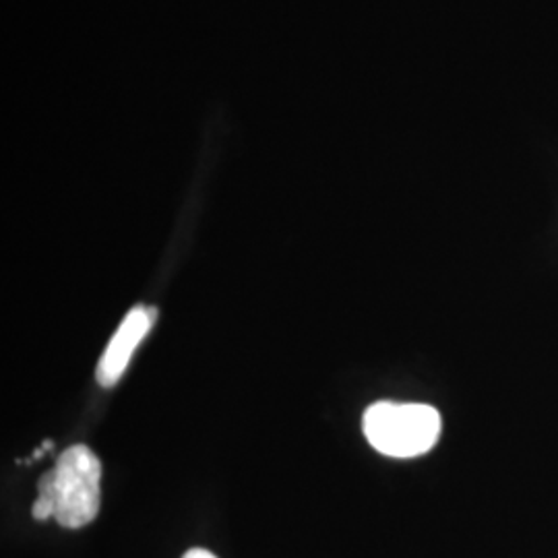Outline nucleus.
Listing matches in <instances>:
<instances>
[{"label": "nucleus", "instance_id": "f257e3e1", "mask_svg": "<svg viewBox=\"0 0 558 558\" xmlns=\"http://www.w3.org/2000/svg\"><path fill=\"white\" fill-rule=\"evenodd\" d=\"M101 463L85 445L60 453L57 465L38 482L40 497L52 502L54 519L66 530L92 523L100 511Z\"/></svg>", "mask_w": 558, "mask_h": 558}, {"label": "nucleus", "instance_id": "f03ea898", "mask_svg": "<svg viewBox=\"0 0 558 558\" xmlns=\"http://www.w3.org/2000/svg\"><path fill=\"white\" fill-rule=\"evenodd\" d=\"M364 437L387 458L410 459L428 453L440 437V414L424 403L379 401L362 420Z\"/></svg>", "mask_w": 558, "mask_h": 558}, {"label": "nucleus", "instance_id": "7ed1b4c3", "mask_svg": "<svg viewBox=\"0 0 558 558\" xmlns=\"http://www.w3.org/2000/svg\"><path fill=\"white\" fill-rule=\"evenodd\" d=\"M156 320H158V308H154V306L140 304L129 311V315L120 323L117 333L106 345L100 362H98L96 379L101 387H114L119 383L129 362L133 359L137 345L147 338V333L151 331Z\"/></svg>", "mask_w": 558, "mask_h": 558}, {"label": "nucleus", "instance_id": "20e7f679", "mask_svg": "<svg viewBox=\"0 0 558 558\" xmlns=\"http://www.w3.org/2000/svg\"><path fill=\"white\" fill-rule=\"evenodd\" d=\"M182 558H216L211 553H207V550H201V548H195V550H189L186 555Z\"/></svg>", "mask_w": 558, "mask_h": 558}]
</instances>
